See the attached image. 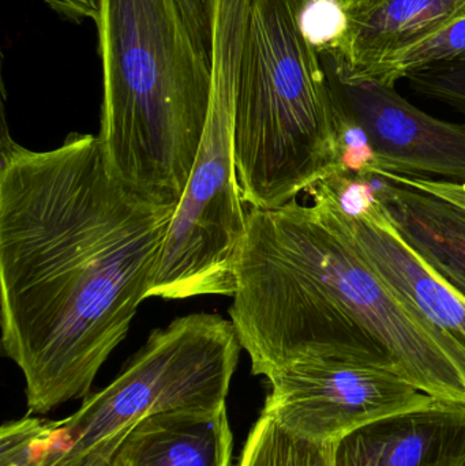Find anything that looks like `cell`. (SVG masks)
<instances>
[{"instance_id": "13", "label": "cell", "mask_w": 465, "mask_h": 466, "mask_svg": "<svg viewBox=\"0 0 465 466\" xmlns=\"http://www.w3.org/2000/svg\"><path fill=\"white\" fill-rule=\"evenodd\" d=\"M376 177L370 187L401 238L465 298V210L439 197Z\"/></svg>"}, {"instance_id": "14", "label": "cell", "mask_w": 465, "mask_h": 466, "mask_svg": "<svg viewBox=\"0 0 465 466\" xmlns=\"http://www.w3.org/2000/svg\"><path fill=\"white\" fill-rule=\"evenodd\" d=\"M332 448L298 437L261 413L246 441L239 466H333Z\"/></svg>"}, {"instance_id": "5", "label": "cell", "mask_w": 465, "mask_h": 466, "mask_svg": "<svg viewBox=\"0 0 465 466\" xmlns=\"http://www.w3.org/2000/svg\"><path fill=\"white\" fill-rule=\"evenodd\" d=\"M207 3L212 21V104L147 299L234 296L237 289L235 268L248 212L235 164V98L251 0Z\"/></svg>"}, {"instance_id": "3", "label": "cell", "mask_w": 465, "mask_h": 466, "mask_svg": "<svg viewBox=\"0 0 465 466\" xmlns=\"http://www.w3.org/2000/svg\"><path fill=\"white\" fill-rule=\"evenodd\" d=\"M100 138L112 177L155 204L179 205L212 104V57L177 0H100Z\"/></svg>"}, {"instance_id": "8", "label": "cell", "mask_w": 465, "mask_h": 466, "mask_svg": "<svg viewBox=\"0 0 465 466\" xmlns=\"http://www.w3.org/2000/svg\"><path fill=\"white\" fill-rule=\"evenodd\" d=\"M319 55L336 106L360 128L370 150V161L357 179L387 172L465 182V125L420 111L395 86L352 76L335 49Z\"/></svg>"}, {"instance_id": "15", "label": "cell", "mask_w": 465, "mask_h": 466, "mask_svg": "<svg viewBox=\"0 0 465 466\" xmlns=\"http://www.w3.org/2000/svg\"><path fill=\"white\" fill-rule=\"evenodd\" d=\"M465 57V15L448 24L429 37L418 41L414 46L393 55L389 59L374 66L365 74L355 76L368 78L379 84L395 86L400 79L423 68L433 67L442 63Z\"/></svg>"}, {"instance_id": "21", "label": "cell", "mask_w": 465, "mask_h": 466, "mask_svg": "<svg viewBox=\"0 0 465 466\" xmlns=\"http://www.w3.org/2000/svg\"><path fill=\"white\" fill-rule=\"evenodd\" d=\"M46 5L63 18L73 22L82 19H97L100 0H43Z\"/></svg>"}, {"instance_id": "16", "label": "cell", "mask_w": 465, "mask_h": 466, "mask_svg": "<svg viewBox=\"0 0 465 466\" xmlns=\"http://www.w3.org/2000/svg\"><path fill=\"white\" fill-rule=\"evenodd\" d=\"M54 421L26 418L0 430V466H40L51 449Z\"/></svg>"}, {"instance_id": "2", "label": "cell", "mask_w": 465, "mask_h": 466, "mask_svg": "<svg viewBox=\"0 0 465 466\" xmlns=\"http://www.w3.org/2000/svg\"><path fill=\"white\" fill-rule=\"evenodd\" d=\"M235 277L229 317L254 375L346 359L465 404V348L385 285L321 202L250 208Z\"/></svg>"}, {"instance_id": "17", "label": "cell", "mask_w": 465, "mask_h": 466, "mask_svg": "<svg viewBox=\"0 0 465 466\" xmlns=\"http://www.w3.org/2000/svg\"><path fill=\"white\" fill-rule=\"evenodd\" d=\"M407 81L417 95L445 104L465 116V57L423 68Z\"/></svg>"}, {"instance_id": "22", "label": "cell", "mask_w": 465, "mask_h": 466, "mask_svg": "<svg viewBox=\"0 0 465 466\" xmlns=\"http://www.w3.org/2000/svg\"><path fill=\"white\" fill-rule=\"evenodd\" d=\"M336 2L344 3V2H347V0H336Z\"/></svg>"}, {"instance_id": "4", "label": "cell", "mask_w": 465, "mask_h": 466, "mask_svg": "<svg viewBox=\"0 0 465 466\" xmlns=\"http://www.w3.org/2000/svg\"><path fill=\"white\" fill-rule=\"evenodd\" d=\"M308 0H251L234 152L243 202L272 209L347 174V120L300 15Z\"/></svg>"}, {"instance_id": "11", "label": "cell", "mask_w": 465, "mask_h": 466, "mask_svg": "<svg viewBox=\"0 0 465 466\" xmlns=\"http://www.w3.org/2000/svg\"><path fill=\"white\" fill-rule=\"evenodd\" d=\"M335 49L355 76L465 15V0H347Z\"/></svg>"}, {"instance_id": "7", "label": "cell", "mask_w": 465, "mask_h": 466, "mask_svg": "<svg viewBox=\"0 0 465 466\" xmlns=\"http://www.w3.org/2000/svg\"><path fill=\"white\" fill-rule=\"evenodd\" d=\"M268 380L261 413L287 431L324 445L437 400L390 370L346 359H303Z\"/></svg>"}, {"instance_id": "6", "label": "cell", "mask_w": 465, "mask_h": 466, "mask_svg": "<svg viewBox=\"0 0 465 466\" xmlns=\"http://www.w3.org/2000/svg\"><path fill=\"white\" fill-rule=\"evenodd\" d=\"M242 350L234 323L218 314L186 315L156 329L108 386L54 421L51 449L40 466H109L145 419L226 408Z\"/></svg>"}, {"instance_id": "1", "label": "cell", "mask_w": 465, "mask_h": 466, "mask_svg": "<svg viewBox=\"0 0 465 466\" xmlns=\"http://www.w3.org/2000/svg\"><path fill=\"white\" fill-rule=\"evenodd\" d=\"M177 208L117 182L92 134L48 152L3 136L2 345L30 413L89 396L149 295Z\"/></svg>"}, {"instance_id": "20", "label": "cell", "mask_w": 465, "mask_h": 466, "mask_svg": "<svg viewBox=\"0 0 465 466\" xmlns=\"http://www.w3.org/2000/svg\"><path fill=\"white\" fill-rule=\"evenodd\" d=\"M183 16L205 54L212 57V21L207 0H177Z\"/></svg>"}, {"instance_id": "12", "label": "cell", "mask_w": 465, "mask_h": 466, "mask_svg": "<svg viewBox=\"0 0 465 466\" xmlns=\"http://www.w3.org/2000/svg\"><path fill=\"white\" fill-rule=\"evenodd\" d=\"M232 451L227 407L177 410L134 427L109 466H232Z\"/></svg>"}, {"instance_id": "9", "label": "cell", "mask_w": 465, "mask_h": 466, "mask_svg": "<svg viewBox=\"0 0 465 466\" xmlns=\"http://www.w3.org/2000/svg\"><path fill=\"white\" fill-rule=\"evenodd\" d=\"M371 190V188H370ZM308 196L321 202L377 276L431 328L465 348V298L401 238L373 191L358 209L346 207L338 183H317Z\"/></svg>"}, {"instance_id": "18", "label": "cell", "mask_w": 465, "mask_h": 466, "mask_svg": "<svg viewBox=\"0 0 465 466\" xmlns=\"http://www.w3.org/2000/svg\"><path fill=\"white\" fill-rule=\"evenodd\" d=\"M308 40L318 51L335 48L344 29V10L336 0H308L300 15Z\"/></svg>"}, {"instance_id": "10", "label": "cell", "mask_w": 465, "mask_h": 466, "mask_svg": "<svg viewBox=\"0 0 465 466\" xmlns=\"http://www.w3.org/2000/svg\"><path fill=\"white\" fill-rule=\"evenodd\" d=\"M333 466H465V404L436 401L333 443Z\"/></svg>"}, {"instance_id": "19", "label": "cell", "mask_w": 465, "mask_h": 466, "mask_svg": "<svg viewBox=\"0 0 465 466\" xmlns=\"http://www.w3.org/2000/svg\"><path fill=\"white\" fill-rule=\"evenodd\" d=\"M376 177H384V179L390 180L396 185L406 186V187L415 188V190L439 197V198L465 210V182H448V180L429 179V177H399V175L387 174V172L376 175Z\"/></svg>"}]
</instances>
